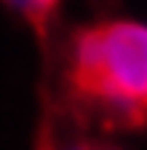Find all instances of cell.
<instances>
[{
  "mask_svg": "<svg viewBox=\"0 0 147 150\" xmlns=\"http://www.w3.org/2000/svg\"><path fill=\"white\" fill-rule=\"evenodd\" d=\"M8 3H11V6H16V8L22 11V3H24V0H8Z\"/></svg>",
  "mask_w": 147,
  "mask_h": 150,
  "instance_id": "3957f363",
  "label": "cell"
},
{
  "mask_svg": "<svg viewBox=\"0 0 147 150\" xmlns=\"http://www.w3.org/2000/svg\"><path fill=\"white\" fill-rule=\"evenodd\" d=\"M70 81L120 121L147 115V24L102 22L72 38Z\"/></svg>",
  "mask_w": 147,
  "mask_h": 150,
  "instance_id": "6da1fadb",
  "label": "cell"
},
{
  "mask_svg": "<svg viewBox=\"0 0 147 150\" xmlns=\"http://www.w3.org/2000/svg\"><path fill=\"white\" fill-rule=\"evenodd\" d=\"M56 6H59V0H24L22 3V13L35 24V30L43 32L48 27V19L53 16V11H56Z\"/></svg>",
  "mask_w": 147,
  "mask_h": 150,
  "instance_id": "7a4b0ae2",
  "label": "cell"
}]
</instances>
